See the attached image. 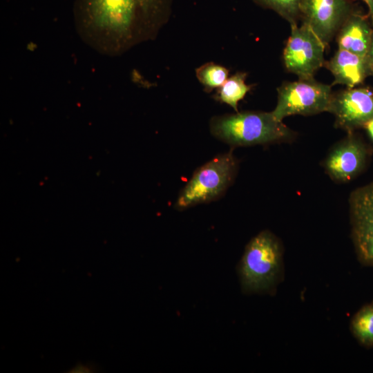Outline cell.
I'll return each instance as SVG.
<instances>
[{"mask_svg":"<svg viewBox=\"0 0 373 373\" xmlns=\"http://www.w3.org/2000/svg\"><path fill=\"white\" fill-rule=\"evenodd\" d=\"M283 267V249L278 239L265 230L247 245L238 265L241 287L246 293L270 292Z\"/></svg>","mask_w":373,"mask_h":373,"instance_id":"3","label":"cell"},{"mask_svg":"<svg viewBox=\"0 0 373 373\" xmlns=\"http://www.w3.org/2000/svg\"><path fill=\"white\" fill-rule=\"evenodd\" d=\"M370 138L373 140V119L367 122L363 126Z\"/></svg>","mask_w":373,"mask_h":373,"instance_id":"18","label":"cell"},{"mask_svg":"<svg viewBox=\"0 0 373 373\" xmlns=\"http://www.w3.org/2000/svg\"><path fill=\"white\" fill-rule=\"evenodd\" d=\"M368 156L369 151L365 144L350 132L331 149L323 165L333 180L347 182L362 172Z\"/></svg>","mask_w":373,"mask_h":373,"instance_id":"10","label":"cell"},{"mask_svg":"<svg viewBox=\"0 0 373 373\" xmlns=\"http://www.w3.org/2000/svg\"><path fill=\"white\" fill-rule=\"evenodd\" d=\"M265 9H269L289 22L290 26L298 25L300 20L302 0H252Z\"/></svg>","mask_w":373,"mask_h":373,"instance_id":"16","label":"cell"},{"mask_svg":"<svg viewBox=\"0 0 373 373\" xmlns=\"http://www.w3.org/2000/svg\"><path fill=\"white\" fill-rule=\"evenodd\" d=\"M229 73L227 68L213 62L205 63L195 70L196 77L207 93L220 88L229 78Z\"/></svg>","mask_w":373,"mask_h":373,"instance_id":"15","label":"cell"},{"mask_svg":"<svg viewBox=\"0 0 373 373\" xmlns=\"http://www.w3.org/2000/svg\"><path fill=\"white\" fill-rule=\"evenodd\" d=\"M211 135L231 147L290 142L296 133L271 112L247 111L213 116Z\"/></svg>","mask_w":373,"mask_h":373,"instance_id":"2","label":"cell"},{"mask_svg":"<svg viewBox=\"0 0 373 373\" xmlns=\"http://www.w3.org/2000/svg\"><path fill=\"white\" fill-rule=\"evenodd\" d=\"M332 86L316 81L314 77L285 82L277 88V104L271 113L276 119L283 121L290 115L328 112L333 95Z\"/></svg>","mask_w":373,"mask_h":373,"instance_id":"5","label":"cell"},{"mask_svg":"<svg viewBox=\"0 0 373 373\" xmlns=\"http://www.w3.org/2000/svg\"><path fill=\"white\" fill-rule=\"evenodd\" d=\"M372 32L367 17L357 10L346 19L337 32L338 48L366 57Z\"/></svg>","mask_w":373,"mask_h":373,"instance_id":"12","label":"cell"},{"mask_svg":"<svg viewBox=\"0 0 373 373\" xmlns=\"http://www.w3.org/2000/svg\"><path fill=\"white\" fill-rule=\"evenodd\" d=\"M247 76L246 73L237 72L229 77L227 81L218 88L213 98L221 103L226 104L238 112V102L250 91L253 85L245 83Z\"/></svg>","mask_w":373,"mask_h":373,"instance_id":"13","label":"cell"},{"mask_svg":"<svg viewBox=\"0 0 373 373\" xmlns=\"http://www.w3.org/2000/svg\"><path fill=\"white\" fill-rule=\"evenodd\" d=\"M351 329L360 343L373 345V301L362 307L351 321Z\"/></svg>","mask_w":373,"mask_h":373,"instance_id":"14","label":"cell"},{"mask_svg":"<svg viewBox=\"0 0 373 373\" xmlns=\"http://www.w3.org/2000/svg\"><path fill=\"white\" fill-rule=\"evenodd\" d=\"M356 9L351 0H302L300 20L325 47Z\"/></svg>","mask_w":373,"mask_h":373,"instance_id":"7","label":"cell"},{"mask_svg":"<svg viewBox=\"0 0 373 373\" xmlns=\"http://www.w3.org/2000/svg\"><path fill=\"white\" fill-rule=\"evenodd\" d=\"M363 1L367 6L368 9V15L370 17V18L373 17V0H361Z\"/></svg>","mask_w":373,"mask_h":373,"instance_id":"19","label":"cell"},{"mask_svg":"<svg viewBox=\"0 0 373 373\" xmlns=\"http://www.w3.org/2000/svg\"><path fill=\"white\" fill-rule=\"evenodd\" d=\"M329 113L335 117V126L348 133L373 119V90L367 87L347 88L333 93Z\"/></svg>","mask_w":373,"mask_h":373,"instance_id":"9","label":"cell"},{"mask_svg":"<svg viewBox=\"0 0 373 373\" xmlns=\"http://www.w3.org/2000/svg\"><path fill=\"white\" fill-rule=\"evenodd\" d=\"M352 236L359 261L373 266V182L354 190L349 198Z\"/></svg>","mask_w":373,"mask_h":373,"instance_id":"8","label":"cell"},{"mask_svg":"<svg viewBox=\"0 0 373 373\" xmlns=\"http://www.w3.org/2000/svg\"><path fill=\"white\" fill-rule=\"evenodd\" d=\"M238 168L232 151L217 155L194 171L179 193L174 208L182 211L219 199L233 182Z\"/></svg>","mask_w":373,"mask_h":373,"instance_id":"4","label":"cell"},{"mask_svg":"<svg viewBox=\"0 0 373 373\" xmlns=\"http://www.w3.org/2000/svg\"><path fill=\"white\" fill-rule=\"evenodd\" d=\"M326 47L312 30L301 23L291 26V34L283 50L286 70L298 78L314 77L324 66Z\"/></svg>","mask_w":373,"mask_h":373,"instance_id":"6","label":"cell"},{"mask_svg":"<svg viewBox=\"0 0 373 373\" xmlns=\"http://www.w3.org/2000/svg\"><path fill=\"white\" fill-rule=\"evenodd\" d=\"M371 20H372V26H373V17L371 18Z\"/></svg>","mask_w":373,"mask_h":373,"instance_id":"20","label":"cell"},{"mask_svg":"<svg viewBox=\"0 0 373 373\" xmlns=\"http://www.w3.org/2000/svg\"><path fill=\"white\" fill-rule=\"evenodd\" d=\"M334 76L332 84H341L347 88H354L361 84L373 69L366 57L338 48L334 56L324 66Z\"/></svg>","mask_w":373,"mask_h":373,"instance_id":"11","label":"cell"},{"mask_svg":"<svg viewBox=\"0 0 373 373\" xmlns=\"http://www.w3.org/2000/svg\"><path fill=\"white\" fill-rule=\"evenodd\" d=\"M173 0H74L79 37L102 55L118 56L157 36L169 21Z\"/></svg>","mask_w":373,"mask_h":373,"instance_id":"1","label":"cell"},{"mask_svg":"<svg viewBox=\"0 0 373 373\" xmlns=\"http://www.w3.org/2000/svg\"><path fill=\"white\" fill-rule=\"evenodd\" d=\"M366 57L373 69V32L372 35L371 41Z\"/></svg>","mask_w":373,"mask_h":373,"instance_id":"17","label":"cell"}]
</instances>
